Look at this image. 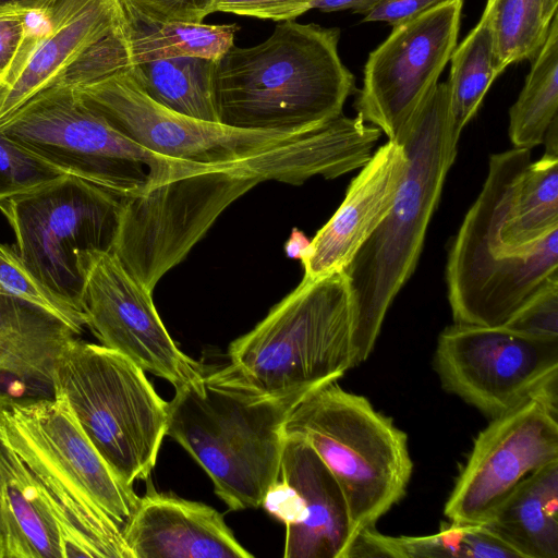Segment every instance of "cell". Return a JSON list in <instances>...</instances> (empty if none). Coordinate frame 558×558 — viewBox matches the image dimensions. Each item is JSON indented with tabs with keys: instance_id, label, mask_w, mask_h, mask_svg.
Wrapping results in <instances>:
<instances>
[{
	"instance_id": "cell-1",
	"label": "cell",
	"mask_w": 558,
	"mask_h": 558,
	"mask_svg": "<svg viewBox=\"0 0 558 558\" xmlns=\"http://www.w3.org/2000/svg\"><path fill=\"white\" fill-rule=\"evenodd\" d=\"M381 131L360 117H340L250 157L177 178L122 198L112 252L153 292L222 211L260 182L300 185L362 168Z\"/></svg>"
},
{
	"instance_id": "cell-2",
	"label": "cell",
	"mask_w": 558,
	"mask_h": 558,
	"mask_svg": "<svg viewBox=\"0 0 558 558\" xmlns=\"http://www.w3.org/2000/svg\"><path fill=\"white\" fill-rule=\"evenodd\" d=\"M556 229L558 156L531 161L506 196L483 187L448 252L450 307L473 319H508L551 276L555 255L541 240Z\"/></svg>"
},
{
	"instance_id": "cell-3",
	"label": "cell",
	"mask_w": 558,
	"mask_h": 558,
	"mask_svg": "<svg viewBox=\"0 0 558 558\" xmlns=\"http://www.w3.org/2000/svg\"><path fill=\"white\" fill-rule=\"evenodd\" d=\"M0 437L35 473L57 508L64 558H133L122 527L140 497L94 447L63 395L0 400Z\"/></svg>"
},
{
	"instance_id": "cell-4",
	"label": "cell",
	"mask_w": 558,
	"mask_h": 558,
	"mask_svg": "<svg viewBox=\"0 0 558 558\" xmlns=\"http://www.w3.org/2000/svg\"><path fill=\"white\" fill-rule=\"evenodd\" d=\"M340 29L293 20L263 43L232 45L215 61L214 106L227 126L302 132L338 117L355 78L338 51Z\"/></svg>"
},
{
	"instance_id": "cell-5",
	"label": "cell",
	"mask_w": 558,
	"mask_h": 558,
	"mask_svg": "<svg viewBox=\"0 0 558 558\" xmlns=\"http://www.w3.org/2000/svg\"><path fill=\"white\" fill-rule=\"evenodd\" d=\"M408 163L392 207L343 269L353 313L354 365L372 353L387 311L412 276L458 142L446 83H438L393 140Z\"/></svg>"
},
{
	"instance_id": "cell-6",
	"label": "cell",
	"mask_w": 558,
	"mask_h": 558,
	"mask_svg": "<svg viewBox=\"0 0 558 558\" xmlns=\"http://www.w3.org/2000/svg\"><path fill=\"white\" fill-rule=\"evenodd\" d=\"M166 435L202 466L230 510L259 508L279 478L283 426L300 397H270L227 366L174 387Z\"/></svg>"
},
{
	"instance_id": "cell-7",
	"label": "cell",
	"mask_w": 558,
	"mask_h": 558,
	"mask_svg": "<svg viewBox=\"0 0 558 558\" xmlns=\"http://www.w3.org/2000/svg\"><path fill=\"white\" fill-rule=\"evenodd\" d=\"M353 313L343 270L304 278L251 331L231 342L227 368L270 397L304 398L354 365Z\"/></svg>"
},
{
	"instance_id": "cell-8",
	"label": "cell",
	"mask_w": 558,
	"mask_h": 558,
	"mask_svg": "<svg viewBox=\"0 0 558 558\" xmlns=\"http://www.w3.org/2000/svg\"><path fill=\"white\" fill-rule=\"evenodd\" d=\"M283 433L304 439L332 473L356 532L374 526L404 496L413 471L407 434L337 381L307 393Z\"/></svg>"
},
{
	"instance_id": "cell-9",
	"label": "cell",
	"mask_w": 558,
	"mask_h": 558,
	"mask_svg": "<svg viewBox=\"0 0 558 558\" xmlns=\"http://www.w3.org/2000/svg\"><path fill=\"white\" fill-rule=\"evenodd\" d=\"M56 392L121 481L133 486L149 476L166 436L168 402L144 369L112 349L76 338L56 362Z\"/></svg>"
},
{
	"instance_id": "cell-10",
	"label": "cell",
	"mask_w": 558,
	"mask_h": 558,
	"mask_svg": "<svg viewBox=\"0 0 558 558\" xmlns=\"http://www.w3.org/2000/svg\"><path fill=\"white\" fill-rule=\"evenodd\" d=\"M0 131L66 174L121 197L137 196L207 166L141 146L68 85L33 98Z\"/></svg>"
},
{
	"instance_id": "cell-11",
	"label": "cell",
	"mask_w": 558,
	"mask_h": 558,
	"mask_svg": "<svg viewBox=\"0 0 558 558\" xmlns=\"http://www.w3.org/2000/svg\"><path fill=\"white\" fill-rule=\"evenodd\" d=\"M122 198L86 180L61 175L31 193L1 201L0 211L27 267L81 308L82 254L112 251Z\"/></svg>"
},
{
	"instance_id": "cell-12",
	"label": "cell",
	"mask_w": 558,
	"mask_h": 558,
	"mask_svg": "<svg viewBox=\"0 0 558 558\" xmlns=\"http://www.w3.org/2000/svg\"><path fill=\"white\" fill-rule=\"evenodd\" d=\"M434 360L447 391L494 418L534 400L558 374V339L454 323L439 335Z\"/></svg>"
},
{
	"instance_id": "cell-13",
	"label": "cell",
	"mask_w": 558,
	"mask_h": 558,
	"mask_svg": "<svg viewBox=\"0 0 558 558\" xmlns=\"http://www.w3.org/2000/svg\"><path fill=\"white\" fill-rule=\"evenodd\" d=\"M463 0H448L392 27L369 52L354 108L393 141L438 78L457 46Z\"/></svg>"
},
{
	"instance_id": "cell-14",
	"label": "cell",
	"mask_w": 558,
	"mask_h": 558,
	"mask_svg": "<svg viewBox=\"0 0 558 558\" xmlns=\"http://www.w3.org/2000/svg\"><path fill=\"white\" fill-rule=\"evenodd\" d=\"M72 87L141 146L187 162L216 166L236 161L306 132L243 130L183 116L149 98L126 68Z\"/></svg>"
},
{
	"instance_id": "cell-15",
	"label": "cell",
	"mask_w": 558,
	"mask_h": 558,
	"mask_svg": "<svg viewBox=\"0 0 558 558\" xmlns=\"http://www.w3.org/2000/svg\"><path fill=\"white\" fill-rule=\"evenodd\" d=\"M80 305L87 328L100 341L137 364L144 372L177 387L204 373L167 331L151 291L123 266L112 251L84 252Z\"/></svg>"
},
{
	"instance_id": "cell-16",
	"label": "cell",
	"mask_w": 558,
	"mask_h": 558,
	"mask_svg": "<svg viewBox=\"0 0 558 558\" xmlns=\"http://www.w3.org/2000/svg\"><path fill=\"white\" fill-rule=\"evenodd\" d=\"M557 418L534 400L492 418L445 505L451 523H483L525 477L558 461Z\"/></svg>"
},
{
	"instance_id": "cell-17",
	"label": "cell",
	"mask_w": 558,
	"mask_h": 558,
	"mask_svg": "<svg viewBox=\"0 0 558 558\" xmlns=\"http://www.w3.org/2000/svg\"><path fill=\"white\" fill-rule=\"evenodd\" d=\"M124 21L119 0H51L49 31L0 80V128L33 98L61 85L81 56Z\"/></svg>"
},
{
	"instance_id": "cell-18",
	"label": "cell",
	"mask_w": 558,
	"mask_h": 558,
	"mask_svg": "<svg viewBox=\"0 0 558 558\" xmlns=\"http://www.w3.org/2000/svg\"><path fill=\"white\" fill-rule=\"evenodd\" d=\"M407 163V151L397 141L388 140L372 154L339 208L311 240L301 258L304 278L317 280L347 267L390 211Z\"/></svg>"
},
{
	"instance_id": "cell-19",
	"label": "cell",
	"mask_w": 558,
	"mask_h": 558,
	"mask_svg": "<svg viewBox=\"0 0 558 558\" xmlns=\"http://www.w3.org/2000/svg\"><path fill=\"white\" fill-rule=\"evenodd\" d=\"M133 558H252L215 508L149 483L122 527Z\"/></svg>"
},
{
	"instance_id": "cell-20",
	"label": "cell",
	"mask_w": 558,
	"mask_h": 558,
	"mask_svg": "<svg viewBox=\"0 0 558 558\" xmlns=\"http://www.w3.org/2000/svg\"><path fill=\"white\" fill-rule=\"evenodd\" d=\"M279 476L301 499V521L286 527L284 558H345L354 527L344 494L302 438L284 436Z\"/></svg>"
},
{
	"instance_id": "cell-21",
	"label": "cell",
	"mask_w": 558,
	"mask_h": 558,
	"mask_svg": "<svg viewBox=\"0 0 558 558\" xmlns=\"http://www.w3.org/2000/svg\"><path fill=\"white\" fill-rule=\"evenodd\" d=\"M76 338L52 315L0 293V400L52 398L56 362Z\"/></svg>"
},
{
	"instance_id": "cell-22",
	"label": "cell",
	"mask_w": 558,
	"mask_h": 558,
	"mask_svg": "<svg viewBox=\"0 0 558 558\" xmlns=\"http://www.w3.org/2000/svg\"><path fill=\"white\" fill-rule=\"evenodd\" d=\"M0 558H64L57 508L35 473L1 437Z\"/></svg>"
},
{
	"instance_id": "cell-23",
	"label": "cell",
	"mask_w": 558,
	"mask_h": 558,
	"mask_svg": "<svg viewBox=\"0 0 558 558\" xmlns=\"http://www.w3.org/2000/svg\"><path fill=\"white\" fill-rule=\"evenodd\" d=\"M481 524L519 558H558V461L525 477Z\"/></svg>"
},
{
	"instance_id": "cell-24",
	"label": "cell",
	"mask_w": 558,
	"mask_h": 558,
	"mask_svg": "<svg viewBox=\"0 0 558 558\" xmlns=\"http://www.w3.org/2000/svg\"><path fill=\"white\" fill-rule=\"evenodd\" d=\"M123 8V7H122ZM128 66L177 57L217 60L233 44L238 24L150 21L125 9Z\"/></svg>"
},
{
	"instance_id": "cell-25",
	"label": "cell",
	"mask_w": 558,
	"mask_h": 558,
	"mask_svg": "<svg viewBox=\"0 0 558 558\" xmlns=\"http://www.w3.org/2000/svg\"><path fill=\"white\" fill-rule=\"evenodd\" d=\"M215 61L177 57L137 63L126 69L143 92L157 104L183 116L218 122L214 106Z\"/></svg>"
},
{
	"instance_id": "cell-26",
	"label": "cell",
	"mask_w": 558,
	"mask_h": 558,
	"mask_svg": "<svg viewBox=\"0 0 558 558\" xmlns=\"http://www.w3.org/2000/svg\"><path fill=\"white\" fill-rule=\"evenodd\" d=\"M558 15L551 20L548 36L532 59L523 88L509 110V137L517 148L542 144L558 119Z\"/></svg>"
},
{
	"instance_id": "cell-27",
	"label": "cell",
	"mask_w": 558,
	"mask_h": 558,
	"mask_svg": "<svg viewBox=\"0 0 558 558\" xmlns=\"http://www.w3.org/2000/svg\"><path fill=\"white\" fill-rule=\"evenodd\" d=\"M446 82L449 96L450 125L459 141L464 126L477 112L494 80L499 75L495 66L493 37L484 15L454 47Z\"/></svg>"
},
{
	"instance_id": "cell-28",
	"label": "cell",
	"mask_w": 558,
	"mask_h": 558,
	"mask_svg": "<svg viewBox=\"0 0 558 558\" xmlns=\"http://www.w3.org/2000/svg\"><path fill=\"white\" fill-rule=\"evenodd\" d=\"M492 32L495 66L532 60L544 45L551 21L546 0H487L483 14Z\"/></svg>"
},
{
	"instance_id": "cell-29",
	"label": "cell",
	"mask_w": 558,
	"mask_h": 558,
	"mask_svg": "<svg viewBox=\"0 0 558 558\" xmlns=\"http://www.w3.org/2000/svg\"><path fill=\"white\" fill-rule=\"evenodd\" d=\"M392 558H519L483 524L451 523L425 536H389Z\"/></svg>"
},
{
	"instance_id": "cell-30",
	"label": "cell",
	"mask_w": 558,
	"mask_h": 558,
	"mask_svg": "<svg viewBox=\"0 0 558 558\" xmlns=\"http://www.w3.org/2000/svg\"><path fill=\"white\" fill-rule=\"evenodd\" d=\"M0 293L45 311L65 324L77 336L87 327L84 312L47 287L27 267L14 244L0 243Z\"/></svg>"
},
{
	"instance_id": "cell-31",
	"label": "cell",
	"mask_w": 558,
	"mask_h": 558,
	"mask_svg": "<svg viewBox=\"0 0 558 558\" xmlns=\"http://www.w3.org/2000/svg\"><path fill=\"white\" fill-rule=\"evenodd\" d=\"M61 175L69 174L0 131V202L38 190Z\"/></svg>"
},
{
	"instance_id": "cell-32",
	"label": "cell",
	"mask_w": 558,
	"mask_h": 558,
	"mask_svg": "<svg viewBox=\"0 0 558 558\" xmlns=\"http://www.w3.org/2000/svg\"><path fill=\"white\" fill-rule=\"evenodd\" d=\"M502 326L529 337L558 339V280L547 283Z\"/></svg>"
},
{
	"instance_id": "cell-33",
	"label": "cell",
	"mask_w": 558,
	"mask_h": 558,
	"mask_svg": "<svg viewBox=\"0 0 558 558\" xmlns=\"http://www.w3.org/2000/svg\"><path fill=\"white\" fill-rule=\"evenodd\" d=\"M123 9L150 21L202 23L215 0H119Z\"/></svg>"
},
{
	"instance_id": "cell-34",
	"label": "cell",
	"mask_w": 558,
	"mask_h": 558,
	"mask_svg": "<svg viewBox=\"0 0 558 558\" xmlns=\"http://www.w3.org/2000/svg\"><path fill=\"white\" fill-rule=\"evenodd\" d=\"M314 0H215L214 12H226L260 20L291 21L312 10Z\"/></svg>"
},
{
	"instance_id": "cell-35",
	"label": "cell",
	"mask_w": 558,
	"mask_h": 558,
	"mask_svg": "<svg viewBox=\"0 0 558 558\" xmlns=\"http://www.w3.org/2000/svg\"><path fill=\"white\" fill-rule=\"evenodd\" d=\"M38 0L0 4V76L14 59L26 35V19Z\"/></svg>"
},
{
	"instance_id": "cell-36",
	"label": "cell",
	"mask_w": 558,
	"mask_h": 558,
	"mask_svg": "<svg viewBox=\"0 0 558 558\" xmlns=\"http://www.w3.org/2000/svg\"><path fill=\"white\" fill-rule=\"evenodd\" d=\"M260 507L284 523L286 527L294 526L301 521L300 496L295 488L280 476L267 489Z\"/></svg>"
},
{
	"instance_id": "cell-37",
	"label": "cell",
	"mask_w": 558,
	"mask_h": 558,
	"mask_svg": "<svg viewBox=\"0 0 558 558\" xmlns=\"http://www.w3.org/2000/svg\"><path fill=\"white\" fill-rule=\"evenodd\" d=\"M448 0H380L363 22H386L395 27L405 23Z\"/></svg>"
},
{
	"instance_id": "cell-38",
	"label": "cell",
	"mask_w": 558,
	"mask_h": 558,
	"mask_svg": "<svg viewBox=\"0 0 558 558\" xmlns=\"http://www.w3.org/2000/svg\"><path fill=\"white\" fill-rule=\"evenodd\" d=\"M380 0H314L312 9L323 12H335L351 10L356 13L366 14Z\"/></svg>"
},
{
	"instance_id": "cell-39",
	"label": "cell",
	"mask_w": 558,
	"mask_h": 558,
	"mask_svg": "<svg viewBox=\"0 0 558 558\" xmlns=\"http://www.w3.org/2000/svg\"><path fill=\"white\" fill-rule=\"evenodd\" d=\"M310 243L311 241L304 235V233L294 228L284 245L288 257L301 259L306 253Z\"/></svg>"
},
{
	"instance_id": "cell-40",
	"label": "cell",
	"mask_w": 558,
	"mask_h": 558,
	"mask_svg": "<svg viewBox=\"0 0 558 558\" xmlns=\"http://www.w3.org/2000/svg\"><path fill=\"white\" fill-rule=\"evenodd\" d=\"M558 0H546V14L551 21L557 14Z\"/></svg>"
},
{
	"instance_id": "cell-41",
	"label": "cell",
	"mask_w": 558,
	"mask_h": 558,
	"mask_svg": "<svg viewBox=\"0 0 558 558\" xmlns=\"http://www.w3.org/2000/svg\"><path fill=\"white\" fill-rule=\"evenodd\" d=\"M15 1H23V0H0V4L15 2Z\"/></svg>"
}]
</instances>
